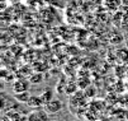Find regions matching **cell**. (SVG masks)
Instances as JSON below:
<instances>
[{"mask_svg": "<svg viewBox=\"0 0 128 121\" xmlns=\"http://www.w3.org/2000/svg\"><path fill=\"white\" fill-rule=\"evenodd\" d=\"M50 113L44 108H37L32 110L29 113H27V121H48Z\"/></svg>", "mask_w": 128, "mask_h": 121, "instance_id": "1", "label": "cell"}, {"mask_svg": "<svg viewBox=\"0 0 128 121\" xmlns=\"http://www.w3.org/2000/svg\"><path fill=\"white\" fill-rule=\"evenodd\" d=\"M48 113H58L62 108H64V103L61 99H57V98H53L51 99L47 105L43 107Z\"/></svg>", "mask_w": 128, "mask_h": 121, "instance_id": "2", "label": "cell"}, {"mask_svg": "<svg viewBox=\"0 0 128 121\" xmlns=\"http://www.w3.org/2000/svg\"><path fill=\"white\" fill-rule=\"evenodd\" d=\"M29 89V83L26 79H18L13 83V91L14 93H19V92H24Z\"/></svg>", "mask_w": 128, "mask_h": 121, "instance_id": "3", "label": "cell"}, {"mask_svg": "<svg viewBox=\"0 0 128 121\" xmlns=\"http://www.w3.org/2000/svg\"><path fill=\"white\" fill-rule=\"evenodd\" d=\"M27 107H29L30 110H37V108H42L43 105L38 96H32L30 99L27 102Z\"/></svg>", "mask_w": 128, "mask_h": 121, "instance_id": "4", "label": "cell"}, {"mask_svg": "<svg viewBox=\"0 0 128 121\" xmlns=\"http://www.w3.org/2000/svg\"><path fill=\"white\" fill-rule=\"evenodd\" d=\"M30 93L28 91H24V92H19V93H14V98L15 101L20 102V103H24V105H27V102L30 99Z\"/></svg>", "mask_w": 128, "mask_h": 121, "instance_id": "5", "label": "cell"}, {"mask_svg": "<svg viewBox=\"0 0 128 121\" xmlns=\"http://www.w3.org/2000/svg\"><path fill=\"white\" fill-rule=\"evenodd\" d=\"M38 97H40V99H41V102H42L43 107L47 105L51 99H53V98H52V91H51V89H44Z\"/></svg>", "mask_w": 128, "mask_h": 121, "instance_id": "6", "label": "cell"}, {"mask_svg": "<svg viewBox=\"0 0 128 121\" xmlns=\"http://www.w3.org/2000/svg\"><path fill=\"white\" fill-rule=\"evenodd\" d=\"M54 121H61V120H54Z\"/></svg>", "mask_w": 128, "mask_h": 121, "instance_id": "7", "label": "cell"}]
</instances>
